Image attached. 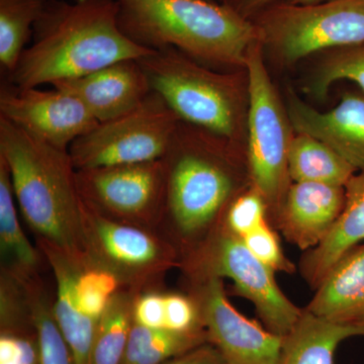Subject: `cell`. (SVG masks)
<instances>
[{"instance_id":"6da1fadb","label":"cell","mask_w":364,"mask_h":364,"mask_svg":"<svg viewBox=\"0 0 364 364\" xmlns=\"http://www.w3.org/2000/svg\"><path fill=\"white\" fill-rule=\"evenodd\" d=\"M117 14V0H49L7 81L18 88L52 85L152 52L122 32Z\"/></svg>"},{"instance_id":"7a4b0ae2","label":"cell","mask_w":364,"mask_h":364,"mask_svg":"<svg viewBox=\"0 0 364 364\" xmlns=\"http://www.w3.org/2000/svg\"><path fill=\"white\" fill-rule=\"evenodd\" d=\"M0 156L9 165L21 215L38 240L87 258L82 198L69 151L52 147L0 117Z\"/></svg>"},{"instance_id":"3957f363","label":"cell","mask_w":364,"mask_h":364,"mask_svg":"<svg viewBox=\"0 0 364 364\" xmlns=\"http://www.w3.org/2000/svg\"><path fill=\"white\" fill-rule=\"evenodd\" d=\"M117 21L133 42L151 50L174 48L203 64L245 66L258 42L254 23L212 0H117Z\"/></svg>"},{"instance_id":"277c9868","label":"cell","mask_w":364,"mask_h":364,"mask_svg":"<svg viewBox=\"0 0 364 364\" xmlns=\"http://www.w3.org/2000/svg\"><path fill=\"white\" fill-rule=\"evenodd\" d=\"M221 139L181 121L162 158L166 198L161 227L169 225L181 240L212 226L233 193V177L219 154Z\"/></svg>"},{"instance_id":"5b68a950","label":"cell","mask_w":364,"mask_h":364,"mask_svg":"<svg viewBox=\"0 0 364 364\" xmlns=\"http://www.w3.org/2000/svg\"><path fill=\"white\" fill-rule=\"evenodd\" d=\"M151 90L184 123L232 141L240 124L238 78L218 73L174 48L153 50L139 59Z\"/></svg>"},{"instance_id":"8992f818","label":"cell","mask_w":364,"mask_h":364,"mask_svg":"<svg viewBox=\"0 0 364 364\" xmlns=\"http://www.w3.org/2000/svg\"><path fill=\"white\" fill-rule=\"evenodd\" d=\"M258 42L287 64L364 42V0L279 2L259 11Z\"/></svg>"},{"instance_id":"52a82bcc","label":"cell","mask_w":364,"mask_h":364,"mask_svg":"<svg viewBox=\"0 0 364 364\" xmlns=\"http://www.w3.org/2000/svg\"><path fill=\"white\" fill-rule=\"evenodd\" d=\"M181 119L158 93L132 111L98 123L70 148L76 170L162 159Z\"/></svg>"},{"instance_id":"ba28073f","label":"cell","mask_w":364,"mask_h":364,"mask_svg":"<svg viewBox=\"0 0 364 364\" xmlns=\"http://www.w3.org/2000/svg\"><path fill=\"white\" fill-rule=\"evenodd\" d=\"M82 229L88 260L116 275L127 289H154L178 265L176 246L165 235L105 217L83 200Z\"/></svg>"},{"instance_id":"9c48e42d","label":"cell","mask_w":364,"mask_h":364,"mask_svg":"<svg viewBox=\"0 0 364 364\" xmlns=\"http://www.w3.org/2000/svg\"><path fill=\"white\" fill-rule=\"evenodd\" d=\"M184 267L196 280L212 277L231 279L237 293L252 301L273 334L286 337L303 314L280 291L272 268L226 228L215 231L203 246L189 254Z\"/></svg>"},{"instance_id":"30bf717a","label":"cell","mask_w":364,"mask_h":364,"mask_svg":"<svg viewBox=\"0 0 364 364\" xmlns=\"http://www.w3.org/2000/svg\"><path fill=\"white\" fill-rule=\"evenodd\" d=\"M249 163L256 191L275 205L286 188L287 157L293 136L289 114L264 65L259 42L249 50ZM293 128V127H291Z\"/></svg>"},{"instance_id":"8fae6325","label":"cell","mask_w":364,"mask_h":364,"mask_svg":"<svg viewBox=\"0 0 364 364\" xmlns=\"http://www.w3.org/2000/svg\"><path fill=\"white\" fill-rule=\"evenodd\" d=\"M76 181L83 202L100 214L160 232L166 198L162 159L76 170Z\"/></svg>"},{"instance_id":"7c38bea8","label":"cell","mask_w":364,"mask_h":364,"mask_svg":"<svg viewBox=\"0 0 364 364\" xmlns=\"http://www.w3.org/2000/svg\"><path fill=\"white\" fill-rule=\"evenodd\" d=\"M0 117L33 138L66 151L98 124L85 105L67 91L18 88L9 81L0 88Z\"/></svg>"},{"instance_id":"4fadbf2b","label":"cell","mask_w":364,"mask_h":364,"mask_svg":"<svg viewBox=\"0 0 364 364\" xmlns=\"http://www.w3.org/2000/svg\"><path fill=\"white\" fill-rule=\"evenodd\" d=\"M193 296L208 342L225 364H279L284 337L264 330L235 310L220 277L198 280Z\"/></svg>"},{"instance_id":"5bb4252c","label":"cell","mask_w":364,"mask_h":364,"mask_svg":"<svg viewBox=\"0 0 364 364\" xmlns=\"http://www.w3.org/2000/svg\"><path fill=\"white\" fill-rule=\"evenodd\" d=\"M51 86L77 97L98 123L132 111L152 91L140 62L134 59L116 62Z\"/></svg>"},{"instance_id":"9a60e30c","label":"cell","mask_w":364,"mask_h":364,"mask_svg":"<svg viewBox=\"0 0 364 364\" xmlns=\"http://www.w3.org/2000/svg\"><path fill=\"white\" fill-rule=\"evenodd\" d=\"M287 114L296 133L322 141L358 171L364 170V95L347 93L336 107L323 112L291 93Z\"/></svg>"},{"instance_id":"2e32d148","label":"cell","mask_w":364,"mask_h":364,"mask_svg":"<svg viewBox=\"0 0 364 364\" xmlns=\"http://www.w3.org/2000/svg\"><path fill=\"white\" fill-rule=\"evenodd\" d=\"M37 247L49 263L56 282V299L53 311L60 331L71 349L74 363L90 364L91 347L100 320L87 317L81 312L75 294L79 273L90 260L75 257L38 239Z\"/></svg>"},{"instance_id":"e0dca14e","label":"cell","mask_w":364,"mask_h":364,"mask_svg":"<svg viewBox=\"0 0 364 364\" xmlns=\"http://www.w3.org/2000/svg\"><path fill=\"white\" fill-rule=\"evenodd\" d=\"M344 200L342 186L294 182L282 212V228L287 238L301 249L315 248L331 230Z\"/></svg>"},{"instance_id":"ac0fdd59","label":"cell","mask_w":364,"mask_h":364,"mask_svg":"<svg viewBox=\"0 0 364 364\" xmlns=\"http://www.w3.org/2000/svg\"><path fill=\"white\" fill-rule=\"evenodd\" d=\"M306 311L335 324L364 328V244L333 267Z\"/></svg>"},{"instance_id":"d6986e66","label":"cell","mask_w":364,"mask_h":364,"mask_svg":"<svg viewBox=\"0 0 364 364\" xmlns=\"http://www.w3.org/2000/svg\"><path fill=\"white\" fill-rule=\"evenodd\" d=\"M343 208L324 239L306 255L304 275L318 287L333 267L364 242V170L345 184Z\"/></svg>"},{"instance_id":"ffe728a7","label":"cell","mask_w":364,"mask_h":364,"mask_svg":"<svg viewBox=\"0 0 364 364\" xmlns=\"http://www.w3.org/2000/svg\"><path fill=\"white\" fill-rule=\"evenodd\" d=\"M358 336L364 337V328L335 324L306 310L284 337L279 364H334L339 344Z\"/></svg>"},{"instance_id":"44dd1931","label":"cell","mask_w":364,"mask_h":364,"mask_svg":"<svg viewBox=\"0 0 364 364\" xmlns=\"http://www.w3.org/2000/svg\"><path fill=\"white\" fill-rule=\"evenodd\" d=\"M13 182L6 160L0 156V250L2 268L21 277L39 274L43 254L28 241L16 207Z\"/></svg>"},{"instance_id":"7402d4cb","label":"cell","mask_w":364,"mask_h":364,"mask_svg":"<svg viewBox=\"0 0 364 364\" xmlns=\"http://www.w3.org/2000/svg\"><path fill=\"white\" fill-rule=\"evenodd\" d=\"M287 170L294 182H315L342 188L358 172L331 147L301 133L291 139Z\"/></svg>"},{"instance_id":"603a6c76","label":"cell","mask_w":364,"mask_h":364,"mask_svg":"<svg viewBox=\"0 0 364 364\" xmlns=\"http://www.w3.org/2000/svg\"><path fill=\"white\" fill-rule=\"evenodd\" d=\"M142 291L122 287L98 321L90 364L123 363L134 324V305Z\"/></svg>"},{"instance_id":"cb8c5ba5","label":"cell","mask_w":364,"mask_h":364,"mask_svg":"<svg viewBox=\"0 0 364 364\" xmlns=\"http://www.w3.org/2000/svg\"><path fill=\"white\" fill-rule=\"evenodd\" d=\"M208 342L205 329L178 332L134 323L122 364H164Z\"/></svg>"},{"instance_id":"d4e9b609","label":"cell","mask_w":364,"mask_h":364,"mask_svg":"<svg viewBox=\"0 0 364 364\" xmlns=\"http://www.w3.org/2000/svg\"><path fill=\"white\" fill-rule=\"evenodd\" d=\"M49 0H0V66L13 73Z\"/></svg>"},{"instance_id":"484cf974","label":"cell","mask_w":364,"mask_h":364,"mask_svg":"<svg viewBox=\"0 0 364 364\" xmlns=\"http://www.w3.org/2000/svg\"><path fill=\"white\" fill-rule=\"evenodd\" d=\"M23 282L39 342V364H75L55 318L54 301L48 296L42 279L35 275Z\"/></svg>"},{"instance_id":"4316f807","label":"cell","mask_w":364,"mask_h":364,"mask_svg":"<svg viewBox=\"0 0 364 364\" xmlns=\"http://www.w3.org/2000/svg\"><path fill=\"white\" fill-rule=\"evenodd\" d=\"M340 80L352 81L364 92V42L330 51L318 66L311 90L323 98L330 86Z\"/></svg>"},{"instance_id":"83f0119b","label":"cell","mask_w":364,"mask_h":364,"mask_svg":"<svg viewBox=\"0 0 364 364\" xmlns=\"http://www.w3.org/2000/svg\"><path fill=\"white\" fill-rule=\"evenodd\" d=\"M122 287L116 275L90 261L79 273L75 284L79 309L87 317L100 320L112 296Z\"/></svg>"},{"instance_id":"f1b7e54d","label":"cell","mask_w":364,"mask_h":364,"mask_svg":"<svg viewBox=\"0 0 364 364\" xmlns=\"http://www.w3.org/2000/svg\"><path fill=\"white\" fill-rule=\"evenodd\" d=\"M40 350L35 324L1 328L0 364H39Z\"/></svg>"},{"instance_id":"f546056e","label":"cell","mask_w":364,"mask_h":364,"mask_svg":"<svg viewBox=\"0 0 364 364\" xmlns=\"http://www.w3.org/2000/svg\"><path fill=\"white\" fill-rule=\"evenodd\" d=\"M265 223V200L257 191L236 198L227 212L226 229L237 236L251 233Z\"/></svg>"},{"instance_id":"4dcf8cb0","label":"cell","mask_w":364,"mask_h":364,"mask_svg":"<svg viewBox=\"0 0 364 364\" xmlns=\"http://www.w3.org/2000/svg\"><path fill=\"white\" fill-rule=\"evenodd\" d=\"M244 244L260 261L274 270L291 272L294 265L284 257L277 235L268 228L267 223L253 232L242 237Z\"/></svg>"},{"instance_id":"1f68e13d","label":"cell","mask_w":364,"mask_h":364,"mask_svg":"<svg viewBox=\"0 0 364 364\" xmlns=\"http://www.w3.org/2000/svg\"><path fill=\"white\" fill-rule=\"evenodd\" d=\"M165 329L178 332L203 330L195 299L179 294H164Z\"/></svg>"},{"instance_id":"d6a6232c","label":"cell","mask_w":364,"mask_h":364,"mask_svg":"<svg viewBox=\"0 0 364 364\" xmlns=\"http://www.w3.org/2000/svg\"><path fill=\"white\" fill-rule=\"evenodd\" d=\"M164 294L158 287L139 294L134 305V323L148 328L165 329Z\"/></svg>"},{"instance_id":"836d02e7","label":"cell","mask_w":364,"mask_h":364,"mask_svg":"<svg viewBox=\"0 0 364 364\" xmlns=\"http://www.w3.org/2000/svg\"><path fill=\"white\" fill-rule=\"evenodd\" d=\"M164 364H225L219 350L210 343H205L193 350L171 359Z\"/></svg>"},{"instance_id":"e575fe53","label":"cell","mask_w":364,"mask_h":364,"mask_svg":"<svg viewBox=\"0 0 364 364\" xmlns=\"http://www.w3.org/2000/svg\"><path fill=\"white\" fill-rule=\"evenodd\" d=\"M327 0H227L226 4L233 7L242 16L247 18L248 14L259 13L262 9L279 4V2H289V4H312Z\"/></svg>"},{"instance_id":"d590c367","label":"cell","mask_w":364,"mask_h":364,"mask_svg":"<svg viewBox=\"0 0 364 364\" xmlns=\"http://www.w3.org/2000/svg\"><path fill=\"white\" fill-rule=\"evenodd\" d=\"M212 1H217V0H212Z\"/></svg>"}]
</instances>
